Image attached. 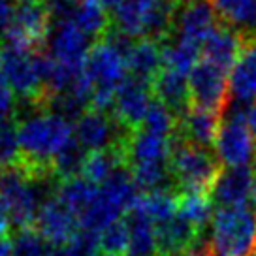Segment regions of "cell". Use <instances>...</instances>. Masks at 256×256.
I'll use <instances>...</instances> for the list:
<instances>
[{"label":"cell","instance_id":"obj_1","mask_svg":"<svg viewBox=\"0 0 256 256\" xmlns=\"http://www.w3.org/2000/svg\"><path fill=\"white\" fill-rule=\"evenodd\" d=\"M21 144V164L34 179H49L53 158L74 138V126L68 119L49 110H30L17 124ZM56 179V177H55Z\"/></svg>","mask_w":256,"mask_h":256},{"label":"cell","instance_id":"obj_2","mask_svg":"<svg viewBox=\"0 0 256 256\" xmlns=\"http://www.w3.org/2000/svg\"><path fill=\"white\" fill-rule=\"evenodd\" d=\"M58 179H34L23 166L0 170V209L17 230L34 226L40 209L42 192L55 194Z\"/></svg>","mask_w":256,"mask_h":256},{"label":"cell","instance_id":"obj_3","mask_svg":"<svg viewBox=\"0 0 256 256\" xmlns=\"http://www.w3.org/2000/svg\"><path fill=\"white\" fill-rule=\"evenodd\" d=\"M179 0H124L113 12V28L132 40H168L174 32Z\"/></svg>","mask_w":256,"mask_h":256},{"label":"cell","instance_id":"obj_4","mask_svg":"<svg viewBox=\"0 0 256 256\" xmlns=\"http://www.w3.org/2000/svg\"><path fill=\"white\" fill-rule=\"evenodd\" d=\"M208 247L209 256H254L256 208L236 206L216 209Z\"/></svg>","mask_w":256,"mask_h":256},{"label":"cell","instance_id":"obj_5","mask_svg":"<svg viewBox=\"0 0 256 256\" xmlns=\"http://www.w3.org/2000/svg\"><path fill=\"white\" fill-rule=\"evenodd\" d=\"M170 170L179 192H211L222 164L209 149L186 142L176 132L170 149Z\"/></svg>","mask_w":256,"mask_h":256},{"label":"cell","instance_id":"obj_6","mask_svg":"<svg viewBox=\"0 0 256 256\" xmlns=\"http://www.w3.org/2000/svg\"><path fill=\"white\" fill-rule=\"evenodd\" d=\"M138 188L134 177L126 166L119 168L104 184L98 186L94 200L90 202L87 211L81 215V228L102 232L106 226L119 220L120 215L128 213L138 202Z\"/></svg>","mask_w":256,"mask_h":256},{"label":"cell","instance_id":"obj_7","mask_svg":"<svg viewBox=\"0 0 256 256\" xmlns=\"http://www.w3.org/2000/svg\"><path fill=\"white\" fill-rule=\"evenodd\" d=\"M126 72V58L106 38L92 44L85 60V74L94 87L90 110L102 113L113 112L117 88L128 78Z\"/></svg>","mask_w":256,"mask_h":256},{"label":"cell","instance_id":"obj_8","mask_svg":"<svg viewBox=\"0 0 256 256\" xmlns=\"http://www.w3.org/2000/svg\"><path fill=\"white\" fill-rule=\"evenodd\" d=\"M0 68L16 96L21 98L23 104H28V110H48L38 51L30 53L4 46L0 49Z\"/></svg>","mask_w":256,"mask_h":256},{"label":"cell","instance_id":"obj_9","mask_svg":"<svg viewBox=\"0 0 256 256\" xmlns=\"http://www.w3.org/2000/svg\"><path fill=\"white\" fill-rule=\"evenodd\" d=\"M248 106L232 100L224 113L220 132L215 144V154L226 168L247 166L256 154V142L245 119V112Z\"/></svg>","mask_w":256,"mask_h":256},{"label":"cell","instance_id":"obj_10","mask_svg":"<svg viewBox=\"0 0 256 256\" xmlns=\"http://www.w3.org/2000/svg\"><path fill=\"white\" fill-rule=\"evenodd\" d=\"M188 94L190 108H200L224 117L232 102L228 72L216 64L200 60L188 74Z\"/></svg>","mask_w":256,"mask_h":256},{"label":"cell","instance_id":"obj_11","mask_svg":"<svg viewBox=\"0 0 256 256\" xmlns=\"http://www.w3.org/2000/svg\"><path fill=\"white\" fill-rule=\"evenodd\" d=\"M53 19L44 4H21L16 12L14 23L8 28L4 40L10 48L36 53L44 44H48Z\"/></svg>","mask_w":256,"mask_h":256},{"label":"cell","instance_id":"obj_12","mask_svg":"<svg viewBox=\"0 0 256 256\" xmlns=\"http://www.w3.org/2000/svg\"><path fill=\"white\" fill-rule=\"evenodd\" d=\"M130 134L112 113L87 110L76 122V140L90 152L124 145Z\"/></svg>","mask_w":256,"mask_h":256},{"label":"cell","instance_id":"obj_13","mask_svg":"<svg viewBox=\"0 0 256 256\" xmlns=\"http://www.w3.org/2000/svg\"><path fill=\"white\" fill-rule=\"evenodd\" d=\"M152 100L154 96H152L151 85L134 76H128L122 81V85L117 88L112 115L128 132H136L144 124V119L151 108Z\"/></svg>","mask_w":256,"mask_h":256},{"label":"cell","instance_id":"obj_14","mask_svg":"<svg viewBox=\"0 0 256 256\" xmlns=\"http://www.w3.org/2000/svg\"><path fill=\"white\" fill-rule=\"evenodd\" d=\"M49 55L56 62L70 66L76 70L85 68V60L92 44L83 30H80L72 21H60L51 26L48 38Z\"/></svg>","mask_w":256,"mask_h":256},{"label":"cell","instance_id":"obj_15","mask_svg":"<svg viewBox=\"0 0 256 256\" xmlns=\"http://www.w3.org/2000/svg\"><path fill=\"white\" fill-rule=\"evenodd\" d=\"M34 228L51 247L60 248L80 232L81 224L80 218L70 209H66L55 196H51L42 202L34 220Z\"/></svg>","mask_w":256,"mask_h":256},{"label":"cell","instance_id":"obj_16","mask_svg":"<svg viewBox=\"0 0 256 256\" xmlns=\"http://www.w3.org/2000/svg\"><path fill=\"white\" fill-rule=\"evenodd\" d=\"M216 26L218 19L209 0H186L177 10L174 36L202 46Z\"/></svg>","mask_w":256,"mask_h":256},{"label":"cell","instance_id":"obj_17","mask_svg":"<svg viewBox=\"0 0 256 256\" xmlns=\"http://www.w3.org/2000/svg\"><path fill=\"white\" fill-rule=\"evenodd\" d=\"M254 172L250 166H230L222 168L218 179L211 188V200L218 208H236L247 206L254 190Z\"/></svg>","mask_w":256,"mask_h":256},{"label":"cell","instance_id":"obj_18","mask_svg":"<svg viewBox=\"0 0 256 256\" xmlns=\"http://www.w3.org/2000/svg\"><path fill=\"white\" fill-rule=\"evenodd\" d=\"M248 42L240 32L226 24H218L208 36V40L202 44V56L204 60L216 64L228 72V68H234V64L238 62Z\"/></svg>","mask_w":256,"mask_h":256},{"label":"cell","instance_id":"obj_19","mask_svg":"<svg viewBox=\"0 0 256 256\" xmlns=\"http://www.w3.org/2000/svg\"><path fill=\"white\" fill-rule=\"evenodd\" d=\"M220 124H222L220 115L200 110V108H188V112L177 120L176 132L190 144L211 149L216 144Z\"/></svg>","mask_w":256,"mask_h":256},{"label":"cell","instance_id":"obj_20","mask_svg":"<svg viewBox=\"0 0 256 256\" xmlns=\"http://www.w3.org/2000/svg\"><path fill=\"white\" fill-rule=\"evenodd\" d=\"M152 96L166 104L177 115V119L184 115L190 108V94H188V78L186 74L176 72L170 68H162L158 76L151 83Z\"/></svg>","mask_w":256,"mask_h":256},{"label":"cell","instance_id":"obj_21","mask_svg":"<svg viewBox=\"0 0 256 256\" xmlns=\"http://www.w3.org/2000/svg\"><path fill=\"white\" fill-rule=\"evenodd\" d=\"M206 232H200L196 226H192L183 216L176 215L156 224V245L158 256H177L179 252L192 247Z\"/></svg>","mask_w":256,"mask_h":256},{"label":"cell","instance_id":"obj_22","mask_svg":"<svg viewBox=\"0 0 256 256\" xmlns=\"http://www.w3.org/2000/svg\"><path fill=\"white\" fill-rule=\"evenodd\" d=\"M124 220L128 224V250L126 256H158V245H156V224L145 209L136 202L132 209L126 213Z\"/></svg>","mask_w":256,"mask_h":256},{"label":"cell","instance_id":"obj_23","mask_svg":"<svg viewBox=\"0 0 256 256\" xmlns=\"http://www.w3.org/2000/svg\"><path fill=\"white\" fill-rule=\"evenodd\" d=\"M216 19L240 32L247 42H256V0H209Z\"/></svg>","mask_w":256,"mask_h":256},{"label":"cell","instance_id":"obj_24","mask_svg":"<svg viewBox=\"0 0 256 256\" xmlns=\"http://www.w3.org/2000/svg\"><path fill=\"white\" fill-rule=\"evenodd\" d=\"M172 140L154 136L145 130H136L128 136L124 144V162L126 168L144 162H168Z\"/></svg>","mask_w":256,"mask_h":256},{"label":"cell","instance_id":"obj_25","mask_svg":"<svg viewBox=\"0 0 256 256\" xmlns=\"http://www.w3.org/2000/svg\"><path fill=\"white\" fill-rule=\"evenodd\" d=\"M126 68L130 76L151 85L152 80L164 68L162 44L154 40H147V38L134 40L126 55Z\"/></svg>","mask_w":256,"mask_h":256},{"label":"cell","instance_id":"obj_26","mask_svg":"<svg viewBox=\"0 0 256 256\" xmlns=\"http://www.w3.org/2000/svg\"><path fill=\"white\" fill-rule=\"evenodd\" d=\"M232 100L241 104L256 102V42H248L230 76Z\"/></svg>","mask_w":256,"mask_h":256},{"label":"cell","instance_id":"obj_27","mask_svg":"<svg viewBox=\"0 0 256 256\" xmlns=\"http://www.w3.org/2000/svg\"><path fill=\"white\" fill-rule=\"evenodd\" d=\"M96 190H98L96 184L87 181L83 176H76L70 177V179L58 181L53 196L62 204L64 208L70 209L78 218H81V215L90 206V202L94 200Z\"/></svg>","mask_w":256,"mask_h":256},{"label":"cell","instance_id":"obj_28","mask_svg":"<svg viewBox=\"0 0 256 256\" xmlns=\"http://www.w3.org/2000/svg\"><path fill=\"white\" fill-rule=\"evenodd\" d=\"M80 30H83L88 38L102 40L110 32V16L108 10L98 0H76L74 14L70 19Z\"/></svg>","mask_w":256,"mask_h":256},{"label":"cell","instance_id":"obj_29","mask_svg":"<svg viewBox=\"0 0 256 256\" xmlns=\"http://www.w3.org/2000/svg\"><path fill=\"white\" fill-rule=\"evenodd\" d=\"M122 166H126L124 145H119V147H112V149H104V151L90 152L85 160V166L81 170V176L92 184L100 186Z\"/></svg>","mask_w":256,"mask_h":256},{"label":"cell","instance_id":"obj_30","mask_svg":"<svg viewBox=\"0 0 256 256\" xmlns=\"http://www.w3.org/2000/svg\"><path fill=\"white\" fill-rule=\"evenodd\" d=\"M215 204L209 192H179L177 190V215L196 226L200 232H206L209 222L215 216Z\"/></svg>","mask_w":256,"mask_h":256},{"label":"cell","instance_id":"obj_31","mask_svg":"<svg viewBox=\"0 0 256 256\" xmlns=\"http://www.w3.org/2000/svg\"><path fill=\"white\" fill-rule=\"evenodd\" d=\"M202 46L183 40L179 36H170L162 42V60L164 68L176 70L181 74H190L192 68L200 62Z\"/></svg>","mask_w":256,"mask_h":256},{"label":"cell","instance_id":"obj_32","mask_svg":"<svg viewBox=\"0 0 256 256\" xmlns=\"http://www.w3.org/2000/svg\"><path fill=\"white\" fill-rule=\"evenodd\" d=\"M87 152V149L74 136L53 158L51 168H53V174H55L56 179L62 181V179H70V177H76L78 174H81V170L85 166V160L88 156Z\"/></svg>","mask_w":256,"mask_h":256},{"label":"cell","instance_id":"obj_33","mask_svg":"<svg viewBox=\"0 0 256 256\" xmlns=\"http://www.w3.org/2000/svg\"><path fill=\"white\" fill-rule=\"evenodd\" d=\"M177 115L172 110H170L166 104L158 102L156 98L152 100L149 112L145 115L144 124L138 128V130H145L149 134H154V136L166 138V140H172L174 134L177 130Z\"/></svg>","mask_w":256,"mask_h":256},{"label":"cell","instance_id":"obj_34","mask_svg":"<svg viewBox=\"0 0 256 256\" xmlns=\"http://www.w3.org/2000/svg\"><path fill=\"white\" fill-rule=\"evenodd\" d=\"M19 130L12 119L0 120V170L16 168L21 164Z\"/></svg>","mask_w":256,"mask_h":256},{"label":"cell","instance_id":"obj_35","mask_svg":"<svg viewBox=\"0 0 256 256\" xmlns=\"http://www.w3.org/2000/svg\"><path fill=\"white\" fill-rule=\"evenodd\" d=\"M128 224L124 218H119L106 226L100 232V254L104 256H126L128 250Z\"/></svg>","mask_w":256,"mask_h":256},{"label":"cell","instance_id":"obj_36","mask_svg":"<svg viewBox=\"0 0 256 256\" xmlns=\"http://www.w3.org/2000/svg\"><path fill=\"white\" fill-rule=\"evenodd\" d=\"M14 256H55V247H51L38 230L30 226L17 230L14 240Z\"/></svg>","mask_w":256,"mask_h":256},{"label":"cell","instance_id":"obj_37","mask_svg":"<svg viewBox=\"0 0 256 256\" xmlns=\"http://www.w3.org/2000/svg\"><path fill=\"white\" fill-rule=\"evenodd\" d=\"M100 254V234L80 228L64 247L55 248V256H98Z\"/></svg>","mask_w":256,"mask_h":256},{"label":"cell","instance_id":"obj_38","mask_svg":"<svg viewBox=\"0 0 256 256\" xmlns=\"http://www.w3.org/2000/svg\"><path fill=\"white\" fill-rule=\"evenodd\" d=\"M17 102H16V92L10 87L6 76L0 68V120L12 119V115L16 113Z\"/></svg>","mask_w":256,"mask_h":256},{"label":"cell","instance_id":"obj_39","mask_svg":"<svg viewBox=\"0 0 256 256\" xmlns=\"http://www.w3.org/2000/svg\"><path fill=\"white\" fill-rule=\"evenodd\" d=\"M44 6L48 8L53 23H60L72 19L76 0H44Z\"/></svg>","mask_w":256,"mask_h":256},{"label":"cell","instance_id":"obj_40","mask_svg":"<svg viewBox=\"0 0 256 256\" xmlns=\"http://www.w3.org/2000/svg\"><path fill=\"white\" fill-rule=\"evenodd\" d=\"M17 8L14 6V0H0V38L6 36L8 28L14 23Z\"/></svg>","mask_w":256,"mask_h":256},{"label":"cell","instance_id":"obj_41","mask_svg":"<svg viewBox=\"0 0 256 256\" xmlns=\"http://www.w3.org/2000/svg\"><path fill=\"white\" fill-rule=\"evenodd\" d=\"M0 256H14V240L0 236Z\"/></svg>","mask_w":256,"mask_h":256},{"label":"cell","instance_id":"obj_42","mask_svg":"<svg viewBox=\"0 0 256 256\" xmlns=\"http://www.w3.org/2000/svg\"><path fill=\"white\" fill-rule=\"evenodd\" d=\"M10 230H12V224H10L6 213L0 209V236H8Z\"/></svg>","mask_w":256,"mask_h":256},{"label":"cell","instance_id":"obj_43","mask_svg":"<svg viewBox=\"0 0 256 256\" xmlns=\"http://www.w3.org/2000/svg\"><path fill=\"white\" fill-rule=\"evenodd\" d=\"M98 2H100L106 10H113V12H115V10L119 8L124 0H98Z\"/></svg>","mask_w":256,"mask_h":256},{"label":"cell","instance_id":"obj_44","mask_svg":"<svg viewBox=\"0 0 256 256\" xmlns=\"http://www.w3.org/2000/svg\"><path fill=\"white\" fill-rule=\"evenodd\" d=\"M14 2H19V4H38L40 0H14Z\"/></svg>","mask_w":256,"mask_h":256},{"label":"cell","instance_id":"obj_45","mask_svg":"<svg viewBox=\"0 0 256 256\" xmlns=\"http://www.w3.org/2000/svg\"><path fill=\"white\" fill-rule=\"evenodd\" d=\"M250 168H252V172H254V177H256V154H254V158H252V166H250Z\"/></svg>","mask_w":256,"mask_h":256},{"label":"cell","instance_id":"obj_46","mask_svg":"<svg viewBox=\"0 0 256 256\" xmlns=\"http://www.w3.org/2000/svg\"><path fill=\"white\" fill-rule=\"evenodd\" d=\"M252 202H254V208H256V184H254V190H252Z\"/></svg>","mask_w":256,"mask_h":256},{"label":"cell","instance_id":"obj_47","mask_svg":"<svg viewBox=\"0 0 256 256\" xmlns=\"http://www.w3.org/2000/svg\"><path fill=\"white\" fill-rule=\"evenodd\" d=\"M179 2H181V0H179ZM183 2H186V0H183Z\"/></svg>","mask_w":256,"mask_h":256}]
</instances>
